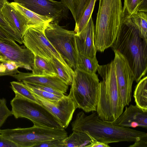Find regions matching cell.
Instances as JSON below:
<instances>
[{"mask_svg": "<svg viewBox=\"0 0 147 147\" xmlns=\"http://www.w3.org/2000/svg\"><path fill=\"white\" fill-rule=\"evenodd\" d=\"M95 27L91 17L83 29L75 34V39L78 52L91 58L96 57L97 50L94 43Z\"/></svg>", "mask_w": 147, "mask_h": 147, "instance_id": "14", "label": "cell"}, {"mask_svg": "<svg viewBox=\"0 0 147 147\" xmlns=\"http://www.w3.org/2000/svg\"><path fill=\"white\" fill-rule=\"evenodd\" d=\"M92 139V142L89 147H109V144L98 141L88 135Z\"/></svg>", "mask_w": 147, "mask_h": 147, "instance_id": "37", "label": "cell"}, {"mask_svg": "<svg viewBox=\"0 0 147 147\" xmlns=\"http://www.w3.org/2000/svg\"><path fill=\"white\" fill-rule=\"evenodd\" d=\"M99 65L96 57L91 58L80 53L77 55V68L86 72L95 74Z\"/></svg>", "mask_w": 147, "mask_h": 147, "instance_id": "24", "label": "cell"}, {"mask_svg": "<svg viewBox=\"0 0 147 147\" xmlns=\"http://www.w3.org/2000/svg\"><path fill=\"white\" fill-rule=\"evenodd\" d=\"M34 95L41 104L56 118L63 128L67 127L76 109L73 100L69 95H64L56 102Z\"/></svg>", "mask_w": 147, "mask_h": 147, "instance_id": "12", "label": "cell"}, {"mask_svg": "<svg viewBox=\"0 0 147 147\" xmlns=\"http://www.w3.org/2000/svg\"><path fill=\"white\" fill-rule=\"evenodd\" d=\"M56 75L67 85H71L73 75L57 58L53 57L49 60Z\"/></svg>", "mask_w": 147, "mask_h": 147, "instance_id": "25", "label": "cell"}, {"mask_svg": "<svg viewBox=\"0 0 147 147\" xmlns=\"http://www.w3.org/2000/svg\"><path fill=\"white\" fill-rule=\"evenodd\" d=\"M123 9L124 15L138 11L147 13V0H124Z\"/></svg>", "mask_w": 147, "mask_h": 147, "instance_id": "26", "label": "cell"}, {"mask_svg": "<svg viewBox=\"0 0 147 147\" xmlns=\"http://www.w3.org/2000/svg\"><path fill=\"white\" fill-rule=\"evenodd\" d=\"M127 60L137 83L147 71V41L142 38L132 25L123 22L116 38L111 47Z\"/></svg>", "mask_w": 147, "mask_h": 147, "instance_id": "2", "label": "cell"}, {"mask_svg": "<svg viewBox=\"0 0 147 147\" xmlns=\"http://www.w3.org/2000/svg\"><path fill=\"white\" fill-rule=\"evenodd\" d=\"M74 72L68 95L73 100L76 109L86 112L96 111L100 84L98 76L77 68Z\"/></svg>", "mask_w": 147, "mask_h": 147, "instance_id": "5", "label": "cell"}, {"mask_svg": "<svg viewBox=\"0 0 147 147\" xmlns=\"http://www.w3.org/2000/svg\"></svg>", "mask_w": 147, "mask_h": 147, "instance_id": "40", "label": "cell"}, {"mask_svg": "<svg viewBox=\"0 0 147 147\" xmlns=\"http://www.w3.org/2000/svg\"><path fill=\"white\" fill-rule=\"evenodd\" d=\"M7 1V0H0V28L7 33L15 41L20 44H22V37L10 26L4 18L2 10L5 4Z\"/></svg>", "mask_w": 147, "mask_h": 147, "instance_id": "27", "label": "cell"}, {"mask_svg": "<svg viewBox=\"0 0 147 147\" xmlns=\"http://www.w3.org/2000/svg\"><path fill=\"white\" fill-rule=\"evenodd\" d=\"M13 77L19 81L30 84H38L49 86L65 93L68 85L63 81L57 76H41L33 74L32 73L20 71L12 75Z\"/></svg>", "mask_w": 147, "mask_h": 147, "instance_id": "16", "label": "cell"}, {"mask_svg": "<svg viewBox=\"0 0 147 147\" xmlns=\"http://www.w3.org/2000/svg\"><path fill=\"white\" fill-rule=\"evenodd\" d=\"M71 127L72 131L86 133L96 140L107 144L134 142L147 138V133L144 131L103 121L96 112L88 115L83 111L79 112L71 123Z\"/></svg>", "mask_w": 147, "mask_h": 147, "instance_id": "1", "label": "cell"}, {"mask_svg": "<svg viewBox=\"0 0 147 147\" xmlns=\"http://www.w3.org/2000/svg\"><path fill=\"white\" fill-rule=\"evenodd\" d=\"M0 147H18L14 143L0 134Z\"/></svg>", "mask_w": 147, "mask_h": 147, "instance_id": "34", "label": "cell"}, {"mask_svg": "<svg viewBox=\"0 0 147 147\" xmlns=\"http://www.w3.org/2000/svg\"><path fill=\"white\" fill-rule=\"evenodd\" d=\"M6 61L2 56L0 55V62Z\"/></svg>", "mask_w": 147, "mask_h": 147, "instance_id": "39", "label": "cell"}, {"mask_svg": "<svg viewBox=\"0 0 147 147\" xmlns=\"http://www.w3.org/2000/svg\"><path fill=\"white\" fill-rule=\"evenodd\" d=\"M22 82L34 95L46 100L53 102H56L58 101L63 96L36 88L26 82Z\"/></svg>", "mask_w": 147, "mask_h": 147, "instance_id": "29", "label": "cell"}, {"mask_svg": "<svg viewBox=\"0 0 147 147\" xmlns=\"http://www.w3.org/2000/svg\"><path fill=\"white\" fill-rule=\"evenodd\" d=\"M0 134L18 147H35L46 141L64 139L68 136L63 128H51L34 125L28 128L0 129Z\"/></svg>", "mask_w": 147, "mask_h": 147, "instance_id": "6", "label": "cell"}, {"mask_svg": "<svg viewBox=\"0 0 147 147\" xmlns=\"http://www.w3.org/2000/svg\"><path fill=\"white\" fill-rule=\"evenodd\" d=\"M134 142L133 144L128 146L129 147H147V138L142 139Z\"/></svg>", "mask_w": 147, "mask_h": 147, "instance_id": "38", "label": "cell"}, {"mask_svg": "<svg viewBox=\"0 0 147 147\" xmlns=\"http://www.w3.org/2000/svg\"><path fill=\"white\" fill-rule=\"evenodd\" d=\"M113 59L117 87L120 98L125 107L131 100L132 85L134 74L126 59L119 51L113 50Z\"/></svg>", "mask_w": 147, "mask_h": 147, "instance_id": "10", "label": "cell"}, {"mask_svg": "<svg viewBox=\"0 0 147 147\" xmlns=\"http://www.w3.org/2000/svg\"><path fill=\"white\" fill-rule=\"evenodd\" d=\"M87 0H73L71 12L75 22L80 18Z\"/></svg>", "mask_w": 147, "mask_h": 147, "instance_id": "30", "label": "cell"}, {"mask_svg": "<svg viewBox=\"0 0 147 147\" xmlns=\"http://www.w3.org/2000/svg\"><path fill=\"white\" fill-rule=\"evenodd\" d=\"M10 3L26 18L29 22V26L45 25L53 21L50 18L37 14L16 2Z\"/></svg>", "mask_w": 147, "mask_h": 147, "instance_id": "19", "label": "cell"}, {"mask_svg": "<svg viewBox=\"0 0 147 147\" xmlns=\"http://www.w3.org/2000/svg\"><path fill=\"white\" fill-rule=\"evenodd\" d=\"M46 25L29 26L23 37V44L34 55L49 61L53 57L56 58L73 76L74 71L67 63L46 36L45 30Z\"/></svg>", "mask_w": 147, "mask_h": 147, "instance_id": "9", "label": "cell"}, {"mask_svg": "<svg viewBox=\"0 0 147 147\" xmlns=\"http://www.w3.org/2000/svg\"><path fill=\"white\" fill-rule=\"evenodd\" d=\"M64 139H55L47 141L37 145L35 147H65Z\"/></svg>", "mask_w": 147, "mask_h": 147, "instance_id": "32", "label": "cell"}, {"mask_svg": "<svg viewBox=\"0 0 147 147\" xmlns=\"http://www.w3.org/2000/svg\"><path fill=\"white\" fill-rule=\"evenodd\" d=\"M11 88L15 94H17L29 100L41 104L31 92L23 82L12 81L10 82Z\"/></svg>", "mask_w": 147, "mask_h": 147, "instance_id": "28", "label": "cell"}, {"mask_svg": "<svg viewBox=\"0 0 147 147\" xmlns=\"http://www.w3.org/2000/svg\"><path fill=\"white\" fill-rule=\"evenodd\" d=\"M97 0H87L81 15L76 22L74 30L78 34L83 29L88 23L93 11L95 3Z\"/></svg>", "mask_w": 147, "mask_h": 147, "instance_id": "23", "label": "cell"}, {"mask_svg": "<svg viewBox=\"0 0 147 147\" xmlns=\"http://www.w3.org/2000/svg\"><path fill=\"white\" fill-rule=\"evenodd\" d=\"M10 104L12 115L16 119H28L32 122L34 125L38 126L63 128L56 118L41 104L15 94Z\"/></svg>", "mask_w": 147, "mask_h": 147, "instance_id": "7", "label": "cell"}, {"mask_svg": "<svg viewBox=\"0 0 147 147\" xmlns=\"http://www.w3.org/2000/svg\"><path fill=\"white\" fill-rule=\"evenodd\" d=\"M30 84L34 87L61 96H63L64 95V94L62 92L49 86L38 84Z\"/></svg>", "mask_w": 147, "mask_h": 147, "instance_id": "33", "label": "cell"}, {"mask_svg": "<svg viewBox=\"0 0 147 147\" xmlns=\"http://www.w3.org/2000/svg\"><path fill=\"white\" fill-rule=\"evenodd\" d=\"M124 22L132 25L138 31L141 37L147 41V13L138 11L130 15H124Z\"/></svg>", "mask_w": 147, "mask_h": 147, "instance_id": "18", "label": "cell"}, {"mask_svg": "<svg viewBox=\"0 0 147 147\" xmlns=\"http://www.w3.org/2000/svg\"><path fill=\"white\" fill-rule=\"evenodd\" d=\"M97 71L102 77L100 82L96 112L104 121L113 122L123 111L113 61L106 65H99Z\"/></svg>", "mask_w": 147, "mask_h": 147, "instance_id": "4", "label": "cell"}, {"mask_svg": "<svg viewBox=\"0 0 147 147\" xmlns=\"http://www.w3.org/2000/svg\"><path fill=\"white\" fill-rule=\"evenodd\" d=\"M122 127L147 128V111H144L136 105L126 107L124 111L113 122Z\"/></svg>", "mask_w": 147, "mask_h": 147, "instance_id": "15", "label": "cell"}, {"mask_svg": "<svg viewBox=\"0 0 147 147\" xmlns=\"http://www.w3.org/2000/svg\"><path fill=\"white\" fill-rule=\"evenodd\" d=\"M5 61L0 62V76H10L17 73L15 72L11 71L7 69Z\"/></svg>", "mask_w": 147, "mask_h": 147, "instance_id": "35", "label": "cell"}, {"mask_svg": "<svg viewBox=\"0 0 147 147\" xmlns=\"http://www.w3.org/2000/svg\"><path fill=\"white\" fill-rule=\"evenodd\" d=\"M24 8L39 15L59 22L67 18L69 9L60 1L53 0H14Z\"/></svg>", "mask_w": 147, "mask_h": 147, "instance_id": "11", "label": "cell"}, {"mask_svg": "<svg viewBox=\"0 0 147 147\" xmlns=\"http://www.w3.org/2000/svg\"><path fill=\"white\" fill-rule=\"evenodd\" d=\"M64 140L65 147H89L92 140L88 135L77 131H73Z\"/></svg>", "mask_w": 147, "mask_h": 147, "instance_id": "20", "label": "cell"}, {"mask_svg": "<svg viewBox=\"0 0 147 147\" xmlns=\"http://www.w3.org/2000/svg\"><path fill=\"white\" fill-rule=\"evenodd\" d=\"M134 97L136 105L144 111H147V77H144L138 83Z\"/></svg>", "mask_w": 147, "mask_h": 147, "instance_id": "21", "label": "cell"}, {"mask_svg": "<svg viewBox=\"0 0 147 147\" xmlns=\"http://www.w3.org/2000/svg\"><path fill=\"white\" fill-rule=\"evenodd\" d=\"M0 38L13 45H18L16 42L9 35L0 28Z\"/></svg>", "mask_w": 147, "mask_h": 147, "instance_id": "36", "label": "cell"}, {"mask_svg": "<svg viewBox=\"0 0 147 147\" xmlns=\"http://www.w3.org/2000/svg\"><path fill=\"white\" fill-rule=\"evenodd\" d=\"M59 22L52 21L45 26L46 36L62 58L74 71L77 68L78 50L74 31L64 29Z\"/></svg>", "mask_w": 147, "mask_h": 147, "instance_id": "8", "label": "cell"}, {"mask_svg": "<svg viewBox=\"0 0 147 147\" xmlns=\"http://www.w3.org/2000/svg\"><path fill=\"white\" fill-rule=\"evenodd\" d=\"M2 11L6 22L16 32L23 38L29 27L27 19L8 1L5 4Z\"/></svg>", "mask_w": 147, "mask_h": 147, "instance_id": "17", "label": "cell"}, {"mask_svg": "<svg viewBox=\"0 0 147 147\" xmlns=\"http://www.w3.org/2000/svg\"><path fill=\"white\" fill-rule=\"evenodd\" d=\"M12 115L11 111L6 105L5 98H0V128L2 126L8 117Z\"/></svg>", "mask_w": 147, "mask_h": 147, "instance_id": "31", "label": "cell"}, {"mask_svg": "<svg viewBox=\"0 0 147 147\" xmlns=\"http://www.w3.org/2000/svg\"><path fill=\"white\" fill-rule=\"evenodd\" d=\"M35 55L34 66L32 73L41 76H54L56 75L48 60L36 55Z\"/></svg>", "mask_w": 147, "mask_h": 147, "instance_id": "22", "label": "cell"}, {"mask_svg": "<svg viewBox=\"0 0 147 147\" xmlns=\"http://www.w3.org/2000/svg\"><path fill=\"white\" fill-rule=\"evenodd\" d=\"M0 54L6 61L15 63L20 67L32 70L35 55L26 47L14 45L0 38Z\"/></svg>", "mask_w": 147, "mask_h": 147, "instance_id": "13", "label": "cell"}, {"mask_svg": "<svg viewBox=\"0 0 147 147\" xmlns=\"http://www.w3.org/2000/svg\"><path fill=\"white\" fill-rule=\"evenodd\" d=\"M95 27L97 51L103 52L115 41L123 24L121 0H99Z\"/></svg>", "mask_w": 147, "mask_h": 147, "instance_id": "3", "label": "cell"}]
</instances>
